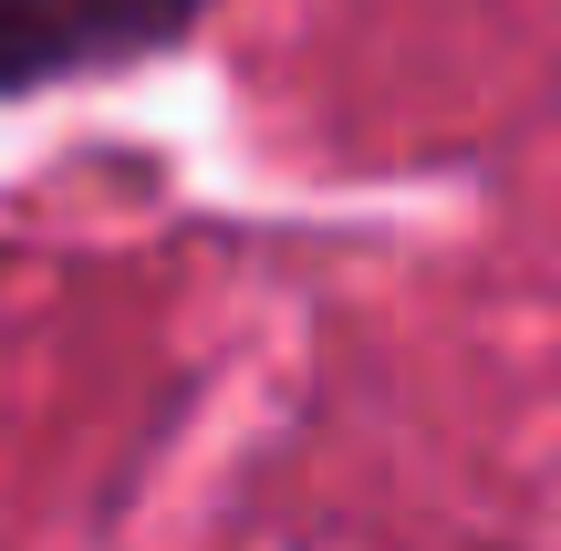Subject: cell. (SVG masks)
<instances>
[{"mask_svg": "<svg viewBox=\"0 0 561 551\" xmlns=\"http://www.w3.org/2000/svg\"><path fill=\"white\" fill-rule=\"evenodd\" d=\"M198 11L208 0H0V94L83 73V62H136L178 42Z\"/></svg>", "mask_w": 561, "mask_h": 551, "instance_id": "obj_1", "label": "cell"}]
</instances>
